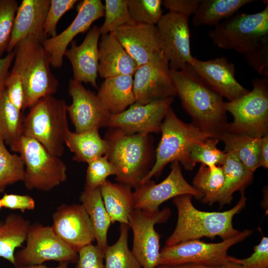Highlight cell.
I'll use <instances>...</instances> for the list:
<instances>
[{
    "label": "cell",
    "instance_id": "d4e9b609",
    "mask_svg": "<svg viewBox=\"0 0 268 268\" xmlns=\"http://www.w3.org/2000/svg\"><path fill=\"white\" fill-rule=\"evenodd\" d=\"M133 75H121L105 79L96 94L104 109L110 114L123 112L135 102Z\"/></svg>",
    "mask_w": 268,
    "mask_h": 268
},
{
    "label": "cell",
    "instance_id": "c3c4849f",
    "mask_svg": "<svg viewBox=\"0 0 268 268\" xmlns=\"http://www.w3.org/2000/svg\"><path fill=\"white\" fill-rule=\"evenodd\" d=\"M200 1L201 0H162V4L169 12L189 18L191 14H195Z\"/></svg>",
    "mask_w": 268,
    "mask_h": 268
},
{
    "label": "cell",
    "instance_id": "f5cc1de1",
    "mask_svg": "<svg viewBox=\"0 0 268 268\" xmlns=\"http://www.w3.org/2000/svg\"><path fill=\"white\" fill-rule=\"evenodd\" d=\"M67 264H68L67 263H60V265L59 266L55 268H48L41 264V265H34V266H27V267H22L18 268H68Z\"/></svg>",
    "mask_w": 268,
    "mask_h": 268
},
{
    "label": "cell",
    "instance_id": "e0dca14e",
    "mask_svg": "<svg viewBox=\"0 0 268 268\" xmlns=\"http://www.w3.org/2000/svg\"><path fill=\"white\" fill-rule=\"evenodd\" d=\"M52 219L51 227L54 232L77 253L95 240L92 224L81 204L59 206L53 214Z\"/></svg>",
    "mask_w": 268,
    "mask_h": 268
},
{
    "label": "cell",
    "instance_id": "30bf717a",
    "mask_svg": "<svg viewBox=\"0 0 268 268\" xmlns=\"http://www.w3.org/2000/svg\"><path fill=\"white\" fill-rule=\"evenodd\" d=\"M253 231L245 229L234 237L215 243L199 239L183 241L165 246L160 250L157 266H175L185 264L219 266L232 261L228 249L250 236Z\"/></svg>",
    "mask_w": 268,
    "mask_h": 268
},
{
    "label": "cell",
    "instance_id": "836d02e7",
    "mask_svg": "<svg viewBox=\"0 0 268 268\" xmlns=\"http://www.w3.org/2000/svg\"><path fill=\"white\" fill-rule=\"evenodd\" d=\"M24 117L9 100L5 90L0 94V134L11 145L22 135Z\"/></svg>",
    "mask_w": 268,
    "mask_h": 268
},
{
    "label": "cell",
    "instance_id": "83f0119b",
    "mask_svg": "<svg viewBox=\"0 0 268 268\" xmlns=\"http://www.w3.org/2000/svg\"><path fill=\"white\" fill-rule=\"evenodd\" d=\"M79 200L92 224L97 246L104 253L108 247L107 234L111 221L101 196L100 188L84 190Z\"/></svg>",
    "mask_w": 268,
    "mask_h": 268
},
{
    "label": "cell",
    "instance_id": "8fae6325",
    "mask_svg": "<svg viewBox=\"0 0 268 268\" xmlns=\"http://www.w3.org/2000/svg\"><path fill=\"white\" fill-rule=\"evenodd\" d=\"M26 245L14 255L17 268L41 265L48 261L76 263L78 253L64 243L51 226L35 223L31 224L26 239Z\"/></svg>",
    "mask_w": 268,
    "mask_h": 268
},
{
    "label": "cell",
    "instance_id": "74e56055",
    "mask_svg": "<svg viewBox=\"0 0 268 268\" xmlns=\"http://www.w3.org/2000/svg\"><path fill=\"white\" fill-rule=\"evenodd\" d=\"M105 20L99 27L101 35L114 32L117 29L136 22L130 13L127 0H105Z\"/></svg>",
    "mask_w": 268,
    "mask_h": 268
},
{
    "label": "cell",
    "instance_id": "484cf974",
    "mask_svg": "<svg viewBox=\"0 0 268 268\" xmlns=\"http://www.w3.org/2000/svg\"><path fill=\"white\" fill-rule=\"evenodd\" d=\"M225 153V159L221 165L224 175L223 184L214 201L218 202L221 207L231 203L235 192H244L252 182L254 176V173L241 162L233 152Z\"/></svg>",
    "mask_w": 268,
    "mask_h": 268
},
{
    "label": "cell",
    "instance_id": "ffe728a7",
    "mask_svg": "<svg viewBox=\"0 0 268 268\" xmlns=\"http://www.w3.org/2000/svg\"><path fill=\"white\" fill-rule=\"evenodd\" d=\"M68 93L72 103L67 106V113L75 133L104 127L110 114L104 109L96 94L86 89L82 83L72 79L68 83Z\"/></svg>",
    "mask_w": 268,
    "mask_h": 268
},
{
    "label": "cell",
    "instance_id": "d590c367",
    "mask_svg": "<svg viewBox=\"0 0 268 268\" xmlns=\"http://www.w3.org/2000/svg\"><path fill=\"white\" fill-rule=\"evenodd\" d=\"M25 166L20 156L11 153L0 134V192L9 185L24 180Z\"/></svg>",
    "mask_w": 268,
    "mask_h": 268
},
{
    "label": "cell",
    "instance_id": "4dcf8cb0",
    "mask_svg": "<svg viewBox=\"0 0 268 268\" xmlns=\"http://www.w3.org/2000/svg\"><path fill=\"white\" fill-rule=\"evenodd\" d=\"M218 138L225 144L223 151L233 152L251 172L260 167L261 138L224 132Z\"/></svg>",
    "mask_w": 268,
    "mask_h": 268
},
{
    "label": "cell",
    "instance_id": "52a82bcc",
    "mask_svg": "<svg viewBox=\"0 0 268 268\" xmlns=\"http://www.w3.org/2000/svg\"><path fill=\"white\" fill-rule=\"evenodd\" d=\"M9 146L24 162L23 181L27 189L48 192L66 181L65 163L36 140L22 135Z\"/></svg>",
    "mask_w": 268,
    "mask_h": 268
},
{
    "label": "cell",
    "instance_id": "ba28073f",
    "mask_svg": "<svg viewBox=\"0 0 268 268\" xmlns=\"http://www.w3.org/2000/svg\"><path fill=\"white\" fill-rule=\"evenodd\" d=\"M268 80L255 78L253 89L234 100L225 102V110L233 116L224 132L261 138L268 134Z\"/></svg>",
    "mask_w": 268,
    "mask_h": 268
},
{
    "label": "cell",
    "instance_id": "7bdbcfd3",
    "mask_svg": "<svg viewBox=\"0 0 268 268\" xmlns=\"http://www.w3.org/2000/svg\"><path fill=\"white\" fill-rule=\"evenodd\" d=\"M244 56L249 66L259 74L268 77V35L261 38Z\"/></svg>",
    "mask_w": 268,
    "mask_h": 268
},
{
    "label": "cell",
    "instance_id": "816d5d0a",
    "mask_svg": "<svg viewBox=\"0 0 268 268\" xmlns=\"http://www.w3.org/2000/svg\"><path fill=\"white\" fill-rule=\"evenodd\" d=\"M260 167L268 168V134L261 137Z\"/></svg>",
    "mask_w": 268,
    "mask_h": 268
},
{
    "label": "cell",
    "instance_id": "4fadbf2b",
    "mask_svg": "<svg viewBox=\"0 0 268 268\" xmlns=\"http://www.w3.org/2000/svg\"><path fill=\"white\" fill-rule=\"evenodd\" d=\"M135 103L145 105L176 96L169 63L161 51L138 66L133 76Z\"/></svg>",
    "mask_w": 268,
    "mask_h": 268
},
{
    "label": "cell",
    "instance_id": "60d3db41",
    "mask_svg": "<svg viewBox=\"0 0 268 268\" xmlns=\"http://www.w3.org/2000/svg\"><path fill=\"white\" fill-rule=\"evenodd\" d=\"M18 6L16 0H0V59L7 51Z\"/></svg>",
    "mask_w": 268,
    "mask_h": 268
},
{
    "label": "cell",
    "instance_id": "f546056e",
    "mask_svg": "<svg viewBox=\"0 0 268 268\" xmlns=\"http://www.w3.org/2000/svg\"><path fill=\"white\" fill-rule=\"evenodd\" d=\"M30 225L29 220L15 213L0 220V257L15 266V250L26 241Z\"/></svg>",
    "mask_w": 268,
    "mask_h": 268
},
{
    "label": "cell",
    "instance_id": "db71d44e",
    "mask_svg": "<svg viewBox=\"0 0 268 268\" xmlns=\"http://www.w3.org/2000/svg\"><path fill=\"white\" fill-rule=\"evenodd\" d=\"M2 207L1 200L0 199V209Z\"/></svg>",
    "mask_w": 268,
    "mask_h": 268
},
{
    "label": "cell",
    "instance_id": "603a6c76",
    "mask_svg": "<svg viewBox=\"0 0 268 268\" xmlns=\"http://www.w3.org/2000/svg\"><path fill=\"white\" fill-rule=\"evenodd\" d=\"M50 0H23L18 5L7 53L13 51L21 41L30 36L42 42L48 38L44 32V24Z\"/></svg>",
    "mask_w": 268,
    "mask_h": 268
},
{
    "label": "cell",
    "instance_id": "9c48e42d",
    "mask_svg": "<svg viewBox=\"0 0 268 268\" xmlns=\"http://www.w3.org/2000/svg\"><path fill=\"white\" fill-rule=\"evenodd\" d=\"M208 35L218 48L244 55L268 35V4L255 13H235L219 22Z\"/></svg>",
    "mask_w": 268,
    "mask_h": 268
},
{
    "label": "cell",
    "instance_id": "3957f363",
    "mask_svg": "<svg viewBox=\"0 0 268 268\" xmlns=\"http://www.w3.org/2000/svg\"><path fill=\"white\" fill-rule=\"evenodd\" d=\"M104 138L108 144L105 155L116 170V180L135 189L150 170L153 142L150 134H130L110 128Z\"/></svg>",
    "mask_w": 268,
    "mask_h": 268
},
{
    "label": "cell",
    "instance_id": "bcb514c9",
    "mask_svg": "<svg viewBox=\"0 0 268 268\" xmlns=\"http://www.w3.org/2000/svg\"><path fill=\"white\" fill-rule=\"evenodd\" d=\"M235 260L242 268H268V238L263 237L249 257L243 259L235 258Z\"/></svg>",
    "mask_w": 268,
    "mask_h": 268
},
{
    "label": "cell",
    "instance_id": "f1b7e54d",
    "mask_svg": "<svg viewBox=\"0 0 268 268\" xmlns=\"http://www.w3.org/2000/svg\"><path fill=\"white\" fill-rule=\"evenodd\" d=\"M65 144L73 153V160L78 162L88 163L105 155L108 150L107 142L100 136L98 128L81 133L69 130Z\"/></svg>",
    "mask_w": 268,
    "mask_h": 268
},
{
    "label": "cell",
    "instance_id": "1f68e13d",
    "mask_svg": "<svg viewBox=\"0 0 268 268\" xmlns=\"http://www.w3.org/2000/svg\"><path fill=\"white\" fill-rule=\"evenodd\" d=\"M254 0H201L194 14L192 23L195 27L201 25L215 26L223 19L236 13L244 5Z\"/></svg>",
    "mask_w": 268,
    "mask_h": 268
},
{
    "label": "cell",
    "instance_id": "4316f807",
    "mask_svg": "<svg viewBox=\"0 0 268 268\" xmlns=\"http://www.w3.org/2000/svg\"><path fill=\"white\" fill-rule=\"evenodd\" d=\"M100 190L111 223L118 222L129 225V216L134 209V194L131 188L106 180L100 187Z\"/></svg>",
    "mask_w": 268,
    "mask_h": 268
},
{
    "label": "cell",
    "instance_id": "8d00e7d4",
    "mask_svg": "<svg viewBox=\"0 0 268 268\" xmlns=\"http://www.w3.org/2000/svg\"><path fill=\"white\" fill-rule=\"evenodd\" d=\"M219 141L218 138L212 137L193 145L188 156L189 170H192L198 163L206 166H221L226 153L217 147Z\"/></svg>",
    "mask_w": 268,
    "mask_h": 268
},
{
    "label": "cell",
    "instance_id": "d6a6232c",
    "mask_svg": "<svg viewBox=\"0 0 268 268\" xmlns=\"http://www.w3.org/2000/svg\"><path fill=\"white\" fill-rule=\"evenodd\" d=\"M130 226L121 224L120 236L116 242L108 246L104 255L105 268H141L138 262L128 246Z\"/></svg>",
    "mask_w": 268,
    "mask_h": 268
},
{
    "label": "cell",
    "instance_id": "ac0fdd59",
    "mask_svg": "<svg viewBox=\"0 0 268 268\" xmlns=\"http://www.w3.org/2000/svg\"><path fill=\"white\" fill-rule=\"evenodd\" d=\"M77 9L76 16L65 30L42 42L50 55L51 66L55 68L62 66L65 52L73 38L87 31L95 21L104 16V4L100 0H82Z\"/></svg>",
    "mask_w": 268,
    "mask_h": 268
},
{
    "label": "cell",
    "instance_id": "681fc988",
    "mask_svg": "<svg viewBox=\"0 0 268 268\" xmlns=\"http://www.w3.org/2000/svg\"><path fill=\"white\" fill-rule=\"evenodd\" d=\"M14 59L13 51L7 53L4 57L0 59V94L5 90V82L9 73V69Z\"/></svg>",
    "mask_w": 268,
    "mask_h": 268
},
{
    "label": "cell",
    "instance_id": "2e32d148",
    "mask_svg": "<svg viewBox=\"0 0 268 268\" xmlns=\"http://www.w3.org/2000/svg\"><path fill=\"white\" fill-rule=\"evenodd\" d=\"M174 100V97H169L145 105L134 103L122 113L109 114L104 127L130 134L160 133L165 115Z\"/></svg>",
    "mask_w": 268,
    "mask_h": 268
},
{
    "label": "cell",
    "instance_id": "5bb4252c",
    "mask_svg": "<svg viewBox=\"0 0 268 268\" xmlns=\"http://www.w3.org/2000/svg\"><path fill=\"white\" fill-rule=\"evenodd\" d=\"M188 19L169 12L163 14L157 23L160 50L168 61L171 70L184 69L193 60Z\"/></svg>",
    "mask_w": 268,
    "mask_h": 268
},
{
    "label": "cell",
    "instance_id": "f907efd6",
    "mask_svg": "<svg viewBox=\"0 0 268 268\" xmlns=\"http://www.w3.org/2000/svg\"><path fill=\"white\" fill-rule=\"evenodd\" d=\"M233 257L232 261L219 266H210L198 264H185L175 266H157L156 268H242Z\"/></svg>",
    "mask_w": 268,
    "mask_h": 268
},
{
    "label": "cell",
    "instance_id": "7dc6e473",
    "mask_svg": "<svg viewBox=\"0 0 268 268\" xmlns=\"http://www.w3.org/2000/svg\"><path fill=\"white\" fill-rule=\"evenodd\" d=\"M2 207L19 209L22 212L35 208V201L28 195L5 194L0 199Z\"/></svg>",
    "mask_w": 268,
    "mask_h": 268
},
{
    "label": "cell",
    "instance_id": "ee69618b",
    "mask_svg": "<svg viewBox=\"0 0 268 268\" xmlns=\"http://www.w3.org/2000/svg\"><path fill=\"white\" fill-rule=\"evenodd\" d=\"M5 91L10 102L22 111L24 101V89L21 74L12 69L6 79Z\"/></svg>",
    "mask_w": 268,
    "mask_h": 268
},
{
    "label": "cell",
    "instance_id": "f35d334b",
    "mask_svg": "<svg viewBox=\"0 0 268 268\" xmlns=\"http://www.w3.org/2000/svg\"><path fill=\"white\" fill-rule=\"evenodd\" d=\"M131 17L136 23L157 24L162 16L161 0H127Z\"/></svg>",
    "mask_w": 268,
    "mask_h": 268
},
{
    "label": "cell",
    "instance_id": "ab89813d",
    "mask_svg": "<svg viewBox=\"0 0 268 268\" xmlns=\"http://www.w3.org/2000/svg\"><path fill=\"white\" fill-rule=\"evenodd\" d=\"M116 174L115 168L105 155L97 157L88 163L84 189L100 188L108 177Z\"/></svg>",
    "mask_w": 268,
    "mask_h": 268
},
{
    "label": "cell",
    "instance_id": "6da1fadb",
    "mask_svg": "<svg viewBox=\"0 0 268 268\" xmlns=\"http://www.w3.org/2000/svg\"><path fill=\"white\" fill-rule=\"evenodd\" d=\"M171 74L176 95L192 123L218 138L228 124L223 97L204 82L190 65L182 70H171Z\"/></svg>",
    "mask_w": 268,
    "mask_h": 268
},
{
    "label": "cell",
    "instance_id": "d6986e66",
    "mask_svg": "<svg viewBox=\"0 0 268 268\" xmlns=\"http://www.w3.org/2000/svg\"><path fill=\"white\" fill-rule=\"evenodd\" d=\"M190 66L204 82L228 101L249 92L237 80L235 66L225 57L207 61L194 57Z\"/></svg>",
    "mask_w": 268,
    "mask_h": 268
},
{
    "label": "cell",
    "instance_id": "e575fe53",
    "mask_svg": "<svg viewBox=\"0 0 268 268\" xmlns=\"http://www.w3.org/2000/svg\"><path fill=\"white\" fill-rule=\"evenodd\" d=\"M221 166H206L201 164L193 180V186L203 195L201 201L212 204L223 184Z\"/></svg>",
    "mask_w": 268,
    "mask_h": 268
},
{
    "label": "cell",
    "instance_id": "7402d4cb",
    "mask_svg": "<svg viewBox=\"0 0 268 268\" xmlns=\"http://www.w3.org/2000/svg\"><path fill=\"white\" fill-rule=\"evenodd\" d=\"M113 33L138 66L160 51L155 25L135 23L120 27Z\"/></svg>",
    "mask_w": 268,
    "mask_h": 268
},
{
    "label": "cell",
    "instance_id": "cb8c5ba5",
    "mask_svg": "<svg viewBox=\"0 0 268 268\" xmlns=\"http://www.w3.org/2000/svg\"><path fill=\"white\" fill-rule=\"evenodd\" d=\"M98 58V73L104 79L121 75H134L138 67L113 33L101 36Z\"/></svg>",
    "mask_w": 268,
    "mask_h": 268
},
{
    "label": "cell",
    "instance_id": "f6af8a7d",
    "mask_svg": "<svg viewBox=\"0 0 268 268\" xmlns=\"http://www.w3.org/2000/svg\"><path fill=\"white\" fill-rule=\"evenodd\" d=\"M76 268H105L104 252L92 244L78 252Z\"/></svg>",
    "mask_w": 268,
    "mask_h": 268
},
{
    "label": "cell",
    "instance_id": "7a4b0ae2",
    "mask_svg": "<svg viewBox=\"0 0 268 268\" xmlns=\"http://www.w3.org/2000/svg\"><path fill=\"white\" fill-rule=\"evenodd\" d=\"M232 208L223 212H207L197 209L193 204V196L183 195L173 199L178 211L176 227L166 241V246L179 243L200 239L202 237L214 239L220 237L222 240L231 238L240 231L233 227V218L245 207L247 199L244 192Z\"/></svg>",
    "mask_w": 268,
    "mask_h": 268
},
{
    "label": "cell",
    "instance_id": "44dd1931",
    "mask_svg": "<svg viewBox=\"0 0 268 268\" xmlns=\"http://www.w3.org/2000/svg\"><path fill=\"white\" fill-rule=\"evenodd\" d=\"M101 33L99 27L93 26L79 45L71 42L65 56L70 62L73 71L72 79L79 82L90 83L98 89L96 82L99 65L98 44Z\"/></svg>",
    "mask_w": 268,
    "mask_h": 268
},
{
    "label": "cell",
    "instance_id": "b9f144b4",
    "mask_svg": "<svg viewBox=\"0 0 268 268\" xmlns=\"http://www.w3.org/2000/svg\"><path fill=\"white\" fill-rule=\"evenodd\" d=\"M77 1V0H50L44 24V32L47 38L57 35V26L60 19L73 7Z\"/></svg>",
    "mask_w": 268,
    "mask_h": 268
},
{
    "label": "cell",
    "instance_id": "7c38bea8",
    "mask_svg": "<svg viewBox=\"0 0 268 268\" xmlns=\"http://www.w3.org/2000/svg\"><path fill=\"white\" fill-rule=\"evenodd\" d=\"M171 210L149 212L134 209L129 216V225L133 233L132 252L141 268H156L160 255V237L154 225L167 221Z\"/></svg>",
    "mask_w": 268,
    "mask_h": 268
},
{
    "label": "cell",
    "instance_id": "8992f818",
    "mask_svg": "<svg viewBox=\"0 0 268 268\" xmlns=\"http://www.w3.org/2000/svg\"><path fill=\"white\" fill-rule=\"evenodd\" d=\"M67 106L64 99L53 96L39 100L24 118L22 135L40 142L51 154L61 157L69 130Z\"/></svg>",
    "mask_w": 268,
    "mask_h": 268
},
{
    "label": "cell",
    "instance_id": "277c9868",
    "mask_svg": "<svg viewBox=\"0 0 268 268\" xmlns=\"http://www.w3.org/2000/svg\"><path fill=\"white\" fill-rule=\"evenodd\" d=\"M42 41L30 36L15 47L13 69L21 75L24 89L23 111L45 97L53 96L59 81L50 69V57Z\"/></svg>",
    "mask_w": 268,
    "mask_h": 268
},
{
    "label": "cell",
    "instance_id": "9a60e30c",
    "mask_svg": "<svg viewBox=\"0 0 268 268\" xmlns=\"http://www.w3.org/2000/svg\"><path fill=\"white\" fill-rule=\"evenodd\" d=\"M134 208L149 212H156L165 201L183 195H190L201 199L203 195L184 177L180 163H172L171 170L162 182L156 184L152 180L141 183L133 192Z\"/></svg>",
    "mask_w": 268,
    "mask_h": 268
},
{
    "label": "cell",
    "instance_id": "5b68a950",
    "mask_svg": "<svg viewBox=\"0 0 268 268\" xmlns=\"http://www.w3.org/2000/svg\"><path fill=\"white\" fill-rule=\"evenodd\" d=\"M161 138L155 151V160L141 183L158 178L169 163L178 161L189 170L188 156L195 144L212 137L192 122L181 121L170 106L165 115L161 128Z\"/></svg>",
    "mask_w": 268,
    "mask_h": 268
}]
</instances>
